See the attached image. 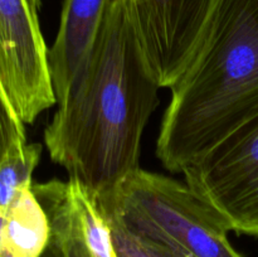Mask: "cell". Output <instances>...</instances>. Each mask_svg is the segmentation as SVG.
I'll return each instance as SVG.
<instances>
[{
  "mask_svg": "<svg viewBox=\"0 0 258 257\" xmlns=\"http://www.w3.org/2000/svg\"><path fill=\"white\" fill-rule=\"evenodd\" d=\"M258 117V0H222L203 42L171 87L156 155L183 173Z\"/></svg>",
  "mask_w": 258,
  "mask_h": 257,
  "instance_id": "cell-2",
  "label": "cell"
},
{
  "mask_svg": "<svg viewBox=\"0 0 258 257\" xmlns=\"http://www.w3.org/2000/svg\"><path fill=\"white\" fill-rule=\"evenodd\" d=\"M32 185L18 191L5 213L2 247L12 257H40L47 246L49 224Z\"/></svg>",
  "mask_w": 258,
  "mask_h": 257,
  "instance_id": "cell-9",
  "label": "cell"
},
{
  "mask_svg": "<svg viewBox=\"0 0 258 257\" xmlns=\"http://www.w3.org/2000/svg\"><path fill=\"white\" fill-rule=\"evenodd\" d=\"M149 243H151V242H149ZM151 244L155 247V249L159 252V254H160L161 257H193V256H190V254L183 253V252L171 251V249L165 248V247H163V246H158V244H154V243H151Z\"/></svg>",
  "mask_w": 258,
  "mask_h": 257,
  "instance_id": "cell-13",
  "label": "cell"
},
{
  "mask_svg": "<svg viewBox=\"0 0 258 257\" xmlns=\"http://www.w3.org/2000/svg\"><path fill=\"white\" fill-rule=\"evenodd\" d=\"M0 257H12V254H10L7 249L2 247V248H0Z\"/></svg>",
  "mask_w": 258,
  "mask_h": 257,
  "instance_id": "cell-16",
  "label": "cell"
},
{
  "mask_svg": "<svg viewBox=\"0 0 258 257\" xmlns=\"http://www.w3.org/2000/svg\"><path fill=\"white\" fill-rule=\"evenodd\" d=\"M29 2V4L32 5L33 9L37 10V12H39V8H40V0H28Z\"/></svg>",
  "mask_w": 258,
  "mask_h": 257,
  "instance_id": "cell-15",
  "label": "cell"
},
{
  "mask_svg": "<svg viewBox=\"0 0 258 257\" xmlns=\"http://www.w3.org/2000/svg\"><path fill=\"white\" fill-rule=\"evenodd\" d=\"M24 144L25 123L15 112L0 80V165L15 148Z\"/></svg>",
  "mask_w": 258,
  "mask_h": 257,
  "instance_id": "cell-11",
  "label": "cell"
},
{
  "mask_svg": "<svg viewBox=\"0 0 258 257\" xmlns=\"http://www.w3.org/2000/svg\"><path fill=\"white\" fill-rule=\"evenodd\" d=\"M0 80L20 116L54 105L48 48L38 12L28 0H0Z\"/></svg>",
  "mask_w": 258,
  "mask_h": 257,
  "instance_id": "cell-6",
  "label": "cell"
},
{
  "mask_svg": "<svg viewBox=\"0 0 258 257\" xmlns=\"http://www.w3.org/2000/svg\"><path fill=\"white\" fill-rule=\"evenodd\" d=\"M111 0H64L48 65L57 103L70 95L96 44Z\"/></svg>",
  "mask_w": 258,
  "mask_h": 257,
  "instance_id": "cell-8",
  "label": "cell"
},
{
  "mask_svg": "<svg viewBox=\"0 0 258 257\" xmlns=\"http://www.w3.org/2000/svg\"><path fill=\"white\" fill-rule=\"evenodd\" d=\"M97 201L106 217L154 244L193 257H243L226 219L185 181L139 168Z\"/></svg>",
  "mask_w": 258,
  "mask_h": 257,
  "instance_id": "cell-3",
  "label": "cell"
},
{
  "mask_svg": "<svg viewBox=\"0 0 258 257\" xmlns=\"http://www.w3.org/2000/svg\"><path fill=\"white\" fill-rule=\"evenodd\" d=\"M42 145L24 144L15 148L0 165V208L7 211L18 191L32 184V175L40 161Z\"/></svg>",
  "mask_w": 258,
  "mask_h": 257,
  "instance_id": "cell-10",
  "label": "cell"
},
{
  "mask_svg": "<svg viewBox=\"0 0 258 257\" xmlns=\"http://www.w3.org/2000/svg\"><path fill=\"white\" fill-rule=\"evenodd\" d=\"M112 231L113 246L117 257H161L155 247L128 231L116 219L106 217Z\"/></svg>",
  "mask_w": 258,
  "mask_h": 257,
  "instance_id": "cell-12",
  "label": "cell"
},
{
  "mask_svg": "<svg viewBox=\"0 0 258 257\" xmlns=\"http://www.w3.org/2000/svg\"><path fill=\"white\" fill-rule=\"evenodd\" d=\"M185 183L237 233L258 236V117L183 170Z\"/></svg>",
  "mask_w": 258,
  "mask_h": 257,
  "instance_id": "cell-4",
  "label": "cell"
},
{
  "mask_svg": "<svg viewBox=\"0 0 258 257\" xmlns=\"http://www.w3.org/2000/svg\"><path fill=\"white\" fill-rule=\"evenodd\" d=\"M32 189L49 224L40 257H117L110 223L85 184L53 179Z\"/></svg>",
  "mask_w": 258,
  "mask_h": 257,
  "instance_id": "cell-7",
  "label": "cell"
},
{
  "mask_svg": "<svg viewBox=\"0 0 258 257\" xmlns=\"http://www.w3.org/2000/svg\"><path fill=\"white\" fill-rule=\"evenodd\" d=\"M222 0H121L144 59L161 88L193 60Z\"/></svg>",
  "mask_w": 258,
  "mask_h": 257,
  "instance_id": "cell-5",
  "label": "cell"
},
{
  "mask_svg": "<svg viewBox=\"0 0 258 257\" xmlns=\"http://www.w3.org/2000/svg\"><path fill=\"white\" fill-rule=\"evenodd\" d=\"M5 213L7 211L3 208H0V248H2V241H3V228H4V219H5Z\"/></svg>",
  "mask_w": 258,
  "mask_h": 257,
  "instance_id": "cell-14",
  "label": "cell"
},
{
  "mask_svg": "<svg viewBox=\"0 0 258 257\" xmlns=\"http://www.w3.org/2000/svg\"><path fill=\"white\" fill-rule=\"evenodd\" d=\"M160 87L121 0H111L85 70L44 130L50 159L100 198L138 170Z\"/></svg>",
  "mask_w": 258,
  "mask_h": 257,
  "instance_id": "cell-1",
  "label": "cell"
}]
</instances>
